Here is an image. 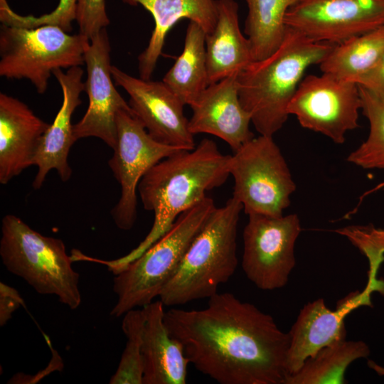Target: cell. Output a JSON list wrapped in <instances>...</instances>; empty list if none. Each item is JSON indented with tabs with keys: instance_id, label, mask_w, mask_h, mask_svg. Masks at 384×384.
Segmentation results:
<instances>
[{
	"instance_id": "9a60e30c",
	"label": "cell",
	"mask_w": 384,
	"mask_h": 384,
	"mask_svg": "<svg viewBox=\"0 0 384 384\" xmlns=\"http://www.w3.org/2000/svg\"><path fill=\"white\" fill-rule=\"evenodd\" d=\"M373 292L367 286L362 291L352 292L337 302L335 310L329 309L322 298L306 304L288 332V375L322 348L346 339L345 318L362 306H372Z\"/></svg>"
},
{
	"instance_id": "836d02e7",
	"label": "cell",
	"mask_w": 384,
	"mask_h": 384,
	"mask_svg": "<svg viewBox=\"0 0 384 384\" xmlns=\"http://www.w3.org/2000/svg\"><path fill=\"white\" fill-rule=\"evenodd\" d=\"M380 189H384V181L380 183L378 185L373 188L371 190H370L368 192L366 193L363 196H366V195L369 194L370 193L375 192L377 191H379Z\"/></svg>"
},
{
	"instance_id": "4316f807",
	"label": "cell",
	"mask_w": 384,
	"mask_h": 384,
	"mask_svg": "<svg viewBox=\"0 0 384 384\" xmlns=\"http://www.w3.org/2000/svg\"><path fill=\"white\" fill-rule=\"evenodd\" d=\"M145 314L143 308L124 314L122 329L127 338L119 366L110 380V384H143L142 355Z\"/></svg>"
},
{
	"instance_id": "2e32d148",
	"label": "cell",
	"mask_w": 384,
	"mask_h": 384,
	"mask_svg": "<svg viewBox=\"0 0 384 384\" xmlns=\"http://www.w3.org/2000/svg\"><path fill=\"white\" fill-rule=\"evenodd\" d=\"M238 75L209 85L190 106L193 114L188 122L194 135L206 133L225 142L234 151L253 139L250 129V114L239 99Z\"/></svg>"
},
{
	"instance_id": "83f0119b",
	"label": "cell",
	"mask_w": 384,
	"mask_h": 384,
	"mask_svg": "<svg viewBox=\"0 0 384 384\" xmlns=\"http://www.w3.org/2000/svg\"><path fill=\"white\" fill-rule=\"evenodd\" d=\"M345 236L367 257L369 262L367 284L379 293L384 294V281L377 273L384 262V229L373 225H349L335 230Z\"/></svg>"
},
{
	"instance_id": "7c38bea8",
	"label": "cell",
	"mask_w": 384,
	"mask_h": 384,
	"mask_svg": "<svg viewBox=\"0 0 384 384\" xmlns=\"http://www.w3.org/2000/svg\"><path fill=\"white\" fill-rule=\"evenodd\" d=\"M285 25L312 41L338 45L384 25V0H300Z\"/></svg>"
},
{
	"instance_id": "8fae6325",
	"label": "cell",
	"mask_w": 384,
	"mask_h": 384,
	"mask_svg": "<svg viewBox=\"0 0 384 384\" xmlns=\"http://www.w3.org/2000/svg\"><path fill=\"white\" fill-rule=\"evenodd\" d=\"M361 109L356 82L322 73L304 77L287 110L302 127L342 144L346 134L359 127Z\"/></svg>"
},
{
	"instance_id": "ffe728a7",
	"label": "cell",
	"mask_w": 384,
	"mask_h": 384,
	"mask_svg": "<svg viewBox=\"0 0 384 384\" xmlns=\"http://www.w3.org/2000/svg\"><path fill=\"white\" fill-rule=\"evenodd\" d=\"M143 6L153 16L154 28L149 43L138 57L139 78L149 80L161 55L165 38L180 20L188 18L210 33L217 21L216 0H122Z\"/></svg>"
},
{
	"instance_id": "f1b7e54d",
	"label": "cell",
	"mask_w": 384,
	"mask_h": 384,
	"mask_svg": "<svg viewBox=\"0 0 384 384\" xmlns=\"http://www.w3.org/2000/svg\"><path fill=\"white\" fill-rule=\"evenodd\" d=\"M77 0H59L56 8L49 14L39 16H21L15 13L6 0H0V20L8 26L36 28L43 25L57 26L65 31H72V23L75 20Z\"/></svg>"
},
{
	"instance_id": "d6a6232c",
	"label": "cell",
	"mask_w": 384,
	"mask_h": 384,
	"mask_svg": "<svg viewBox=\"0 0 384 384\" xmlns=\"http://www.w3.org/2000/svg\"><path fill=\"white\" fill-rule=\"evenodd\" d=\"M368 365L375 370H376L380 375H384V368L380 367L378 366L377 364L374 363L373 361H369Z\"/></svg>"
},
{
	"instance_id": "ac0fdd59",
	"label": "cell",
	"mask_w": 384,
	"mask_h": 384,
	"mask_svg": "<svg viewBox=\"0 0 384 384\" xmlns=\"http://www.w3.org/2000/svg\"><path fill=\"white\" fill-rule=\"evenodd\" d=\"M50 124L22 101L0 94V183H8L33 165L40 141Z\"/></svg>"
},
{
	"instance_id": "603a6c76",
	"label": "cell",
	"mask_w": 384,
	"mask_h": 384,
	"mask_svg": "<svg viewBox=\"0 0 384 384\" xmlns=\"http://www.w3.org/2000/svg\"><path fill=\"white\" fill-rule=\"evenodd\" d=\"M370 354L369 346L363 341L340 340L320 349L308 358L284 384H344L345 373L356 360Z\"/></svg>"
},
{
	"instance_id": "d6986e66",
	"label": "cell",
	"mask_w": 384,
	"mask_h": 384,
	"mask_svg": "<svg viewBox=\"0 0 384 384\" xmlns=\"http://www.w3.org/2000/svg\"><path fill=\"white\" fill-rule=\"evenodd\" d=\"M164 304L159 299L143 306V384H185L189 360L182 344L164 324Z\"/></svg>"
},
{
	"instance_id": "6da1fadb",
	"label": "cell",
	"mask_w": 384,
	"mask_h": 384,
	"mask_svg": "<svg viewBox=\"0 0 384 384\" xmlns=\"http://www.w3.org/2000/svg\"><path fill=\"white\" fill-rule=\"evenodd\" d=\"M169 334L195 368L220 384H284L289 336L255 305L224 292L202 309L165 311Z\"/></svg>"
},
{
	"instance_id": "30bf717a",
	"label": "cell",
	"mask_w": 384,
	"mask_h": 384,
	"mask_svg": "<svg viewBox=\"0 0 384 384\" xmlns=\"http://www.w3.org/2000/svg\"><path fill=\"white\" fill-rule=\"evenodd\" d=\"M116 127L117 142L108 164L120 184L121 196L111 215L118 228L128 230L137 220V190L144 175L160 161L185 149L156 141L132 110H119Z\"/></svg>"
},
{
	"instance_id": "cb8c5ba5",
	"label": "cell",
	"mask_w": 384,
	"mask_h": 384,
	"mask_svg": "<svg viewBox=\"0 0 384 384\" xmlns=\"http://www.w3.org/2000/svg\"><path fill=\"white\" fill-rule=\"evenodd\" d=\"M247 15L245 33L250 41L253 60L272 54L282 43L289 9L300 0H245Z\"/></svg>"
},
{
	"instance_id": "277c9868",
	"label": "cell",
	"mask_w": 384,
	"mask_h": 384,
	"mask_svg": "<svg viewBox=\"0 0 384 384\" xmlns=\"http://www.w3.org/2000/svg\"><path fill=\"white\" fill-rule=\"evenodd\" d=\"M243 209L233 197L215 208L196 235L159 299L177 306L217 294L220 285L234 274L238 265L237 235Z\"/></svg>"
},
{
	"instance_id": "f546056e",
	"label": "cell",
	"mask_w": 384,
	"mask_h": 384,
	"mask_svg": "<svg viewBox=\"0 0 384 384\" xmlns=\"http://www.w3.org/2000/svg\"><path fill=\"white\" fill-rule=\"evenodd\" d=\"M75 21L79 33L90 41L110 24L105 0H77Z\"/></svg>"
},
{
	"instance_id": "52a82bcc",
	"label": "cell",
	"mask_w": 384,
	"mask_h": 384,
	"mask_svg": "<svg viewBox=\"0 0 384 384\" xmlns=\"http://www.w3.org/2000/svg\"><path fill=\"white\" fill-rule=\"evenodd\" d=\"M89 41L80 33L71 35L57 26L24 28L2 23L0 75L27 79L39 94H43L55 70L85 64Z\"/></svg>"
},
{
	"instance_id": "1f68e13d",
	"label": "cell",
	"mask_w": 384,
	"mask_h": 384,
	"mask_svg": "<svg viewBox=\"0 0 384 384\" xmlns=\"http://www.w3.org/2000/svg\"><path fill=\"white\" fill-rule=\"evenodd\" d=\"M24 301L18 292L4 282H0V326H4L12 317L13 313Z\"/></svg>"
},
{
	"instance_id": "3957f363",
	"label": "cell",
	"mask_w": 384,
	"mask_h": 384,
	"mask_svg": "<svg viewBox=\"0 0 384 384\" xmlns=\"http://www.w3.org/2000/svg\"><path fill=\"white\" fill-rule=\"evenodd\" d=\"M334 47L287 26L277 50L253 60L238 75L240 101L260 135L273 137L283 127L289 115V104L305 72L319 65Z\"/></svg>"
},
{
	"instance_id": "d4e9b609",
	"label": "cell",
	"mask_w": 384,
	"mask_h": 384,
	"mask_svg": "<svg viewBox=\"0 0 384 384\" xmlns=\"http://www.w3.org/2000/svg\"><path fill=\"white\" fill-rule=\"evenodd\" d=\"M384 54V25L334 46L319 64L323 73L352 80L371 68Z\"/></svg>"
},
{
	"instance_id": "5bb4252c",
	"label": "cell",
	"mask_w": 384,
	"mask_h": 384,
	"mask_svg": "<svg viewBox=\"0 0 384 384\" xmlns=\"http://www.w3.org/2000/svg\"><path fill=\"white\" fill-rule=\"evenodd\" d=\"M114 84L129 95V105L149 134L169 146L193 149V134L183 114L182 101L162 81L133 77L112 65Z\"/></svg>"
},
{
	"instance_id": "e0dca14e",
	"label": "cell",
	"mask_w": 384,
	"mask_h": 384,
	"mask_svg": "<svg viewBox=\"0 0 384 384\" xmlns=\"http://www.w3.org/2000/svg\"><path fill=\"white\" fill-rule=\"evenodd\" d=\"M53 75L57 79L63 92L62 105L53 122L43 135L38 144L33 165L38 171L32 186L40 188L48 172L57 171L62 181H67L72 176L68 161V154L76 142L73 132L72 115L81 104L80 94L85 90L82 82L83 70L80 66L55 70Z\"/></svg>"
},
{
	"instance_id": "ba28073f",
	"label": "cell",
	"mask_w": 384,
	"mask_h": 384,
	"mask_svg": "<svg viewBox=\"0 0 384 384\" xmlns=\"http://www.w3.org/2000/svg\"><path fill=\"white\" fill-rule=\"evenodd\" d=\"M229 172L234 178L233 197L247 215L281 216L289 206L296 184L272 137H254L234 151Z\"/></svg>"
},
{
	"instance_id": "7402d4cb",
	"label": "cell",
	"mask_w": 384,
	"mask_h": 384,
	"mask_svg": "<svg viewBox=\"0 0 384 384\" xmlns=\"http://www.w3.org/2000/svg\"><path fill=\"white\" fill-rule=\"evenodd\" d=\"M206 36V33L198 23L190 21L183 51L162 80L189 106L208 86Z\"/></svg>"
},
{
	"instance_id": "7a4b0ae2",
	"label": "cell",
	"mask_w": 384,
	"mask_h": 384,
	"mask_svg": "<svg viewBox=\"0 0 384 384\" xmlns=\"http://www.w3.org/2000/svg\"><path fill=\"white\" fill-rule=\"evenodd\" d=\"M230 157L223 154L213 140L205 138L193 149L181 150L152 166L137 188L144 208L154 212L149 233L124 256L92 261L117 274L161 238L182 213L204 199L207 191L224 184L230 176Z\"/></svg>"
},
{
	"instance_id": "4fadbf2b",
	"label": "cell",
	"mask_w": 384,
	"mask_h": 384,
	"mask_svg": "<svg viewBox=\"0 0 384 384\" xmlns=\"http://www.w3.org/2000/svg\"><path fill=\"white\" fill-rule=\"evenodd\" d=\"M110 43L106 28L101 30L85 48L87 69L85 90L88 107L82 119L73 124L76 141L94 137L114 148L117 142L116 116L120 110H132L114 87L111 73Z\"/></svg>"
},
{
	"instance_id": "9c48e42d",
	"label": "cell",
	"mask_w": 384,
	"mask_h": 384,
	"mask_svg": "<svg viewBox=\"0 0 384 384\" xmlns=\"http://www.w3.org/2000/svg\"><path fill=\"white\" fill-rule=\"evenodd\" d=\"M297 214L270 216L253 213L243 233L242 269L258 289L272 291L284 287L296 265L294 247L301 233Z\"/></svg>"
},
{
	"instance_id": "44dd1931",
	"label": "cell",
	"mask_w": 384,
	"mask_h": 384,
	"mask_svg": "<svg viewBox=\"0 0 384 384\" xmlns=\"http://www.w3.org/2000/svg\"><path fill=\"white\" fill-rule=\"evenodd\" d=\"M217 21L206 36L208 85L238 75L253 61L250 41L240 28L238 4L216 0Z\"/></svg>"
},
{
	"instance_id": "4dcf8cb0",
	"label": "cell",
	"mask_w": 384,
	"mask_h": 384,
	"mask_svg": "<svg viewBox=\"0 0 384 384\" xmlns=\"http://www.w3.org/2000/svg\"><path fill=\"white\" fill-rule=\"evenodd\" d=\"M351 81L384 97V54L371 68Z\"/></svg>"
},
{
	"instance_id": "484cf974",
	"label": "cell",
	"mask_w": 384,
	"mask_h": 384,
	"mask_svg": "<svg viewBox=\"0 0 384 384\" xmlns=\"http://www.w3.org/2000/svg\"><path fill=\"white\" fill-rule=\"evenodd\" d=\"M363 114L369 123V134L347 161L364 169L384 171V97L358 85Z\"/></svg>"
},
{
	"instance_id": "5b68a950",
	"label": "cell",
	"mask_w": 384,
	"mask_h": 384,
	"mask_svg": "<svg viewBox=\"0 0 384 384\" xmlns=\"http://www.w3.org/2000/svg\"><path fill=\"white\" fill-rule=\"evenodd\" d=\"M215 208L213 200L206 196L182 213L161 238L115 274L113 291L117 300L110 311L111 316H124L159 296Z\"/></svg>"
},
{
	"instance_id": "8992f818",
	"label": "cell",
	"mask_w": 384,
	"mask_h": 384,
	"mask_svg": "<svg viewBox=\"0 0 384 384\" xmlns=\"http://www.w3.org/2000/svg\"><path fill=\"white\" fill-rule=\"evenodd\" d=\"M0 257L6 269L41 294L56 296L71 309L82 297L79 274L59 238L41 235L14 215L1 221Z\"/></svg>"
}]
</instances>
